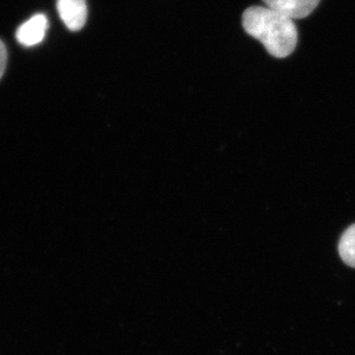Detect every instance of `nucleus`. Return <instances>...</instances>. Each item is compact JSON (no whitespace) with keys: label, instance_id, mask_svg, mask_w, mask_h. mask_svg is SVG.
<instances>
[{"label":"nucleus","instance_id":"f257e3e1","mask_svg":"<svg viewBox=\"0 0 355 355\" xmlns=\"http://www.w3.org/2000/svg\"><path fill=\"white\" fill-rule=\"evenodd\" d=\"M242 24L247 34L260 41L272 57H288L297 46L294 21L268 7H249L243 13Z\"/></svg>","mask_w":355,"mask_h":355},{"label":"nucleus","instance_id":"f03ea898","mask_svg":"<svg viewBox=\"0 0 355 355\" xmlns=\"http://www.w3.org/2000/svg\"><path fill=\"white\" fill-rule=\"evenodd\" d=\"M58 12L60 19L70 31L83 29L87 20L86 0H58Z\"/></svg>","mask_w":355,"mask_h":355},{"label":"nucleus","instance_id":"7ed1b4c3","mask_svg":"<svg viewBox=\"0 0 355 355\" xmlns=\"http://www.w3.org/2000/svg\"><path fill=\"white\" fill-rule=\"evenodd\" d=\"M49 28L48 18L44 14H36L18 28L16 39L22 46H36L43 42Z\"/></svg>","mask_w":355,"mask_h":355},{"label":"nucleus","instance_id":"20e7f679","mask_svg":"<svg viewBox=\"0 0 355 355\" xmlns=\"http://www.w3.org/2000/svg\"><path fill=\"white\" fill-rule=\"evenodd\" d=\"M266 7L291 19H302L316 9L320 0H263Z\"/></svg>","mask_w":355,"mask_h":355},{"label":"nucleus","instance_id":"39448f33","mask_svg":"<svg viewBox=\"0 0 355 355\" xmlns=\"http://www.w3.org/2000/svg\"><path fill=\"white\" fill-rule=\"evenodd\" d=\"M338 252L347 266L355 268V224L343 233L338 244Z\"/></svg>","mask_w":355,"mask_h":355},{"label":"nucleus","instance_id":"423d86ee","mask_svg":"<svg viewBox=\"0 0 355 355\" xmlns=\"http://www.w3.org/2000/svg\"><path fill=\"white\" fill-rule=\"evenodd\" d=\"M7 64V50L6 44L0 40V78L6 71Z\"/></svg>","mask_w":355,"mask_h":355}]
</instances>
